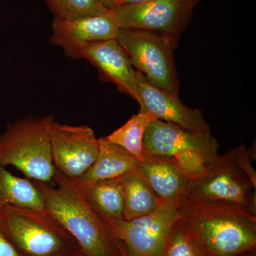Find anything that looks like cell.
Instances as JSON below:
<instances>
[{
	"mask_svg": "<svg viewBox=\"0 0 256 256\" xmlns=\"http://www.w3.org/2000/svg\"><path fill=\"white\" fill-rule=\"evenodd\" d=\"M50 141L56 170L74 181L86 172L98 154V138L87 126H69L54 120Z\"/></svg>",
	"mask_w": 256,
	"mask_h": 256,
	"instance_id": "cell-10",
	"label": "cell"
},
{
	"mask_svg": "<svg viewBox=\"0 0 256 256\" xmlns=\"http://www.w3.org/2000/svg\"><path fill=\"white\" fill-rule=\"evenodd\" d=\"M52 28L50 42L74 60L80 58L89 44L116 38L120 30L114 10L72 20L54 18Z\"/></svg>",
	"mask_w": 256,
	"mask_h": 256,
	"instance_id": "cell-11",
	"label": "cell"
},
{
	"mask_svg": "<svg viewBox=\"0 0 256 256\" xmlns=\"http://www.w3.org/2000/svg\"><path fill=\"white\" fill-rule=\"evenodd\" d=\"M78 188L89 206L100 218L124 220V196L119 178Z\"/></svg>",
	"mask_w": 256,
	"mask_h": 256,
	"instance_id": "cell-17",
	"label": "cell"
},
{
	"mask_svg": "<svg viewBox=\"0 0 256 256\" xmlns=\"http://www.w3.org/2000/svg\"><path fill=\"white\" fill-rule=\"evenodd\" d=\"M0 228L25 256H76V240L46 210L9 207L0 214Z\"/></svg>",
	"mask_w": 256,
	"mask_h": 256,
	"instance_id": "cell-6",
	"label": "cell"
},
{
	"mask_svg": "<svg viewBox=\"0 0 256 256\" xmlns=\"http://www.w3.org/2000/svg\"><path fill=\"white\" fill-rule=\"evenodd\" d=\"M194 4L196 5L198 2L201 1V0H190Z\"/></svg>",
	"mask_w": 256,
	"mask_h": 256,
	"instance_id": "cell-27",
	"label": "cell"
},
{
	"mask_svg": "<svg viewBox=\"0 0 256 256\" xmlns=\"http://www.w3.org/2000/svg\"><path fill=\"white\" fill-rule=\"evenodd\" d=\"M236 256H256V250H250V252H244V254H240V255Z\"/></svg>",
	"mask_w": 256,
	"mask_h": 256,
	"instance_id": "cell-26",
	"label": "cell"
},
{
	"mask_svg": "<svg viewBox=\"0 0 256 256\" xmlns=\"http://www.w3.org/2000/svg\"><path fill=\"white\" fill-rule=\"evenodd\" d=\"M180 220L214 256H236L256 250V215L224 202L183 201Z\"/></svg>",
	"mask_w": 256,
	"mask_h": 256,
	"instance_id": "cell-1",
	"label": "cell"
},
{
	"mask_svg": "<svg viewBox=\"0 0 256 256\" xmlns=\"http://www.w3.org/2000/svg\"><path fill=\"white\" fill-rule=\"evenodd\" d=\"M149 0H122V4H137V3L144 2Z\"/></svg>",
	"mask_w": 256,
	"mask_h": 256,
	"instance_id": "cell-25",
	"label": "cell"
},
{
	"mask_svg": "<svg viewBox=\"0 0 256 256\" xmlns=\"http://www.w3.org/2000/svg\"><path fill=\"white\" fill-rule=\"evenodd\" d=\"M80 58L90 62L104 80L114 82L120 92L134 99L136 70L116 38L89 44L82 48Z\"/></svg>",
	"mask_w": 256,
	"mask_h": 256,
	"instance_id": "cell-13",
	"label": "cell"
},
{
	"mask_svg": "<svg viewBox=\"0 0 256 256\" xmlns=\"http://www.w3.org/2000/svg\"><path fill=\"white\" fill-rule=\"evenodd\" d=\"M124 196V220H130L151 213L162 202L134 171L119 178Z\"/></svg>",
	"mask_w": 256,
	"mask_h": 256,
	"instance_id": "cell-18",
	"label": "cell"
},
{
	"mask_svg": "<svg viewBox=\"0 0 256 256\" xmlns=\"http://www.w3.org/2000/svg\"><path fill=\"white\" fill-rule=\"evenodd\" d=\"M101 218L132 256H159L180 216L176 207L163 203L151 213L130 220Z\"/></svg>",
	"mask_w": 256,
	"mask_h": 256,
	"instance_id": "cell-9",
	"label": "cell"
},
{
	"mask_svg": "<svg viewBox=\"0 0 256 256\" xmlns=\"http://www.w3.org/2000/svg\"><path fill=\"white\" fill-rule=\"evenodd\" d=\"M99 151L97 159L86 172L76 180L78 186L121 178L134 171L138 160L107 137L98 138Z\"/></svg>",
	"mask_w": 256,
	"mask_h": 256,
	"instance_id": "cell-15",
	"label": "cell"
},
{
	"mask_svg": "<svg viewBox=\"0 0 256 256\" xmlns=\"http://www.w3.org/2000/svg\"><path fill=\"white\" fill-rule=\"evenodd\" d=\"M156 119L148 112L134 114L122 127L116 130L108 139L120 146L138 160H143V140L148 124Z\"/></svg>",
	"mask_w": 256,
	"mask_h": 256,
	"instance_id": "cell-19",
	"label": "cell"
},
{
	"mask_svg": "<svg viewBox=\"0 0 256 256\" xmlns=\"http://www.w3.org/2000/svg\"><path fill=\"white\" fill-rule=\"evenodd\" d=\"M9 207L46 210L43 194L34 181L18 178L0 165V214Z\"/></svg>",
	"mask_w": 256,
	"mask_h": 256,
	"instance_id": "cell-16",
	"label": "cell"
},
{
	"mask_svg": "<svg viewBox=\"0 0 256 256\" xmlns=\"http://www.w3.org/2000/svg\"><path fill=\"white\" fill-rule=\"evenodd\" d=\"M106 9L114 10L122 4V0H98Z\"/></svg>",
	"mask_w": 256,
	"mask_h": 256,
	"instance_id": "cell-23",
	"label": "cell"
},
{
	"mask_svg": "<svg viewBox=\"0 0 256 256\" xmlns=\"http://www.w3.org/2000/svg\"><path fill=\"white\" fill-rule=\"evenodd\" d=\"M218 150L210 130L195 132L159 119L148 124L143 140V158H170L191 180L206 172L220 156Z\"/></svg>",
	"mask_w": 256,
	"mask_h": 256,
	"instance_id": "cell-4",
	"label": "cell"
},
{
	"mask_svg": "<svg viewBox=\"0 0 256 256\" xmlns=\"http://www.w3.org/2000/svg\"><path fill=\"white\" fill-rule=\"evenodd\" d=\"M76 256H86L85 255V254H84V252H82V250H80V252H78V254H77Z\"/></svg>",
	"mask_w": 256,
	"mask_h": 256,
	"instance_id": "cell-28",
	"label": "cell"
},
{
	"mask_svg": "<svg viewBox=\"0 0 256 256\" xmlns=\"http://www.w3.org/2000/svg\"><path fill=\"white\" fill-rule=\"evenodd\" d=\"M137 88L134 100L139 104V112H148L156 119L172 122L195 132L210 130L202 110L191 108L180 100V97L160 90L149 84L136 70Z\"/></svg>",
	"mask_w": 256,
	"mask_h": 256,
	"instance_id": "cell-12",
	"label": "cell"
},
{
	"mask_svg": "<svg viewBox=\"0 0 256 256\" xmlns=\"http://www.w3.org/2000/svg\"><path fill=\"white\" fill-rule=\"evenodd\" d=\"M194 6L190 0H149L114 11L120 28L154 32L178 42Z\"/></svg>",
	"mask_w": 256,
	"mask_h": 256,
	"instance_id": "cell-8",
	"label": "cell"
},
{
	"mask_svg": "<svg viewBox=\"0 0 256 256\" xmlns=\"http://www.w3.org/2000/svg\"><path fill=\"white\" fill-rule=\"evenodd\" d=\"M53 116L28 118L9 124L0 136V165L14 166L26 178L53 182L56 168L50 152Z\"/></svg>",
	"mask_w": 256,
	"mask_h": 256,
	"instance_id": "cell-5",
	"label": "cell"
},
{
	"mask_svg": "<svg viewBox=\"0 0 256 256\" xmlns=\"http://www.w3.org/2000/svg\"><path fill=\"white\" fill-rule=\"evenodd\" d=\"M256 146L230 150L210 164L204 174L190 180L183 201L224 202L256 215Z\"/></svg>",
	"mask_w": 256,
	"mask_h": 256,
	"instance_id": "cell-3",
	"label": "cell"
},
{
	"mask_svg": "<svg viewBox=\"0 0 256 256\" xmlns=\"http://www.w3.org/2000/svg\"><path fill=\"white\" fill-rule=\"evenodd\" d=\"M116 40L136 70L160 90L178 97L180 82L174 52L178 42L159 34L120 28Z\"/></svg>",
	"mask_w": 256,
	"mask_h": 256,
	"instance_id": "cell-7",
	"label": "cell"
},
{
	"mask_svg": "<svg viewBox=\"0 0 256 256\" xmlns=\"http://www.w3.org/2000/svg\"><path fill=\"white\" fill-rule=\"evenodd\" d=\"M54 18L60 20L75 18L104 14L106 9L98 0H44Z\"/></svg>",
	"mask_w": 256,
	"mask_h": 256,
	"instance_id": "cell-21",
	"label": "cell"
},
{
	"mask_svg": "<svg viewBox=\"0 0 256 256\" xmlns=\"http://www.w3.org/2000/svg\"><path fill=\"white\" fill-rule=\"evenodd\" d=\"M117 240V244L119 248L121 256H132L131 255L130 252H128L127 248L124 246V244H122V242H120V240Z\"/></svg>",
	"mask_w": 256,
	"mask_h": 256,
	"instance_id": "cell-24",
	"label": "cell"
},
{
	"mask_svg": "<svg viewBox=\"0 0 256 256\" xmlns=\"http://www.w3.org/2000/svg\"><path fill=\"white\" fill-rule=\"evenodd\" d=\"M0 256H25L6 238L0 228Z\"/></svg>",
	"mask_w": 256,
	"mask_h": 256,
	"instance_id": "cell-22",
	"label": "cell"
},
{
	"mask_svg": "<svg viewBox=\"0 0 256 256\" xmlns=\"http://www.w3.org/2000/svg\"><path fill=\"white\" fill-rule=\"evenodd\" d=\"M46 210L63 226L86 256H122L117 240L105 222L86 201L73 180L56 170L52 186L34 181Z\"/></svg>",
	"mask_w": 256,
	"mask_h": 256,
	"instance_id": "cell-2",
	"label": "cell"
},
{
	"mask_svg": "<svg viewBox=\"0 0 256 256\" xmlns=\"http://www.w3.org/2000/svg\"><path fill=\"white\" fill-rule=\"evenodd\" d=\"M162 202L178 207L186 195L190 180L172 160L163 156H144L134 170Z\"/></svg>",
	"mask_w": 256,
	"mask_h": 256,
	"instance_id": "cell-14",
	"label": "cell"
},
{
	"mask_svg": "<svg viewBox=\"0 0 256 256\" xmlns=\"http://www.w3.org/2000/svg\"><path fill=\"white\" fill-rule=\"evenodd\" d=\"M159 256H214L182 223L176 220Z\"/></svg>",
	"mask_w": 256,
	"mask_h": 256,
	"instance_id": "cell-20",
	"label": "cell"
}]
</instances>
